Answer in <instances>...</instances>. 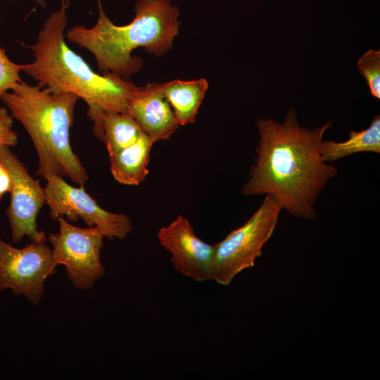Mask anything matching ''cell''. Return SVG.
<instances>
[{"label":"cell","instance_id":"1","mask_svg":"<svg viewBox=\"0 0 380 380\" xmlns=\"http://www.w3.org/2000/svg\"><path fill=\"white\" fill-rule=\"evenodd\" d=\"M296 115L291 108L282 123L270 118L257 120V156L241 193L271 195L292 215L313 220L319 194L338 172L321 156L324 133L334 120L309 129L300 126Z\"/></svg>","mask_w":380,"mask_h":380},{"label":"cell","instance_id":"2","mask_svg":"<svg viewBox=\"0 0 380 380\" xmlns=\"http://www.w3.org/2000/svg\"><path fill=\"white\" fill-rule=\"evenodd\" d=\"M69 0H61L60 8L52 12L39 30L35 44L27 46L34 61L24 64L22 71L42 87L56 92H69L83 99L87 115L98 139L102 115L106 111L127 113L129 100L139 87L110 72L100 75L66 44L64 31Z\"/></svg>","mask_w":380,"mask_h":380},{"label":"cell","instance_id":"3","mask_svg":"<svg viewBox=\"0 0 380 380\" xmlns=\"http://www.w3.org/2000/svg\"><path fill=\"white\" fill-rule=\"evenodd\" d=\"M99 18L90 28L79 25L68 31L66 37L80 48L91 52L99 70L128 80L139 71L142 59L132 56V51L142 47L160 56L172 47L180 22L179 12L171 0H137L134 18L125 25L113 23L98 0Z\"/></svg>","mask_w":380,"mask_h":380},{"label":"cell","instance_id":"4","mask_svg":"<svg viewBox=\"0 0 380 380\" xmlns=\"http://www.w3.org/2000/svg\"><path fill=\"white\" fill-rule=\"evenodd\" d=\"M79 99L72 93L53 91L23 80L0 96L13 118L18 120L30 135L39 158L36 175L44 179L55 175L82 186L89 179L70 141Z\"/></svg>","mask_w":380,"mask_h":380},{"label":"cell","instance_id":"5","mask_svg":"<svg viewBox=\"0 0 380 380\" xmlns=\"http://www.w3.org/2000/svg\"><path fill=\"white\" fill-rule=\"evenodd\" d=\"M281 210L272 196L265 195L246 223L215 244L211 280L227 286L239 272L253 267L275 229Z\"/></svg>","mask_w":380,"mask_h":380},{"label":"cell","instance_id":"6","mask_svg":"<svg viewBox=\"0 0 380 380\" xmlns=\"http://www.w3.org/2000/svg\"><path fill=\"white\" fill-rule=\"evenodd\" d=\"M59 232L50 234L55 263L63 265L75 288H91L102 277L105 270L101 260L103 234L96 227L81 228L59 217Z\"/></svg>","mask_w":380,"mask_h":380},{"label":"cell","instance_id":"7","mask_svg":"<svg viewBox=\"0 0 380 380\" xmlns=\"http://www.w3.org/2000/svg\"><path fill=\"white\" fill-rule=\"evenodd\" d=\"M44 187L46 204L50 208V218L65 216L75 222L83 220L89 227H98L104 237L123 239L133 229L131 220L123 213H114L103 209L87 194L84 186L75 187L63 177L51 175Z\"/></svg>","mask_w":380,"mask_h":380},{"label":"cell","instance_id":"8","mask_svg":"<svg viewBox=\"0 0 380 380\" xmlns=\"http://www.w3.org/2000/svg\"><path fill=\"white\" fill-rule=\"evenodd\" d=\"M52 250L45 242H32L16 248L0 238V292L11 289L37 305L44 293V282L56 272Z\"/></svg>","mask_w":380,"mask_h":380},{"label":"cell","instance_id":"9","mask_svg":"<svg viewBox=\"0 0 380 380\" xmlns=\"http://www.w3.org/2000/svg\"><path fill=\"white\" fill-rule=\"evenodd\" d=\"M0 163L7 169L11 179V203L6 210L12 240L20 243L24 236L32 242H45L44 231L38 229L37 217L46 203L44 188L34 179L26 167L8 146H0Z\"/></svg>","mask_w":380,"mask_h":380},{"label":"cell","instance_id":"10","mask_svg":"<svg viewBox=\"0 0 380 380\" xmlns=\"http://www.w3.org/2000/svg\"><path fill=\"white\" fill-rule=\"evenodd\" d=\"M160 244L170 253V261L180 274L197 282L211 280L215 245H210L194 233L189 220L178 216L157 232Z\"/></svg>","mask_w":380,"mask_h":380},{"label":"cell","instance_id":"11","mask_svg":"<svg viewBox=\"0 0 380 380\" xmlns=\"http://www.w3.org/2000/svg\"><path fill=\"white\" fill-rule=\"evenodd\" d=\"M127 113L154 142L168 140L179 126L163 92V83L139 87L129 100Z\"/></svg>","mask_w":380,"mask_h":380},{"label":"cell","instance_id":"12","mask_svg":"<svg viewBox=\"0 0 380 380\" xmlns=\"http://www.w3.org/2000/svg\"><path fill=\"white\" fill-rule=\"evenodd\" d=\"M155 142L143 133L133 144L109 155L110 172L119 183L139 185L148 174V164Z\"/></svg>","mask_w":380,"mask_h":380},{"label":"cell","instance_id":"13","mask_svg":"<svg viewBox=\"0 0 380 380\" xmlns=\"http://www.w3.org/2000/svg\"><path fill=\"white\" fill-rule=\"evenodd\" d=\"M208 88L204 78L163 83V92L179 125L193 123Z\"/></svg>","mask_w":380,"mask_h":380},{"label":"cell","instance_id":"14","mask_svg":"<svg viewBox=\"0 0 380 380\" xmlns=\"http://www.w3.org/2000/svg\"><path fill=\"white\" fill-rule=\"evenodd\" d=\"M360 152L380 153V116L379 115L374 117L367 129L358 132H350L347 140L341 142L323 140L321 144V156L326 163L334 162Z\"/></svg>","mask_w":380,"mask_h":380},{"label":"cell","instance_id":"15","mask_svg":"<svg viewBox=\"0 0 380 380\" xmlns=\"http://www.w3.org/2000/svg\"><path fill=\"white\" fill-rule=\"evenodd\" d=\"M143 133L128 113L106 111L102 115L99 139L106 144L108 155L134 143Z\"/></svg>","mask_w":380,"mask_h":380},{"label":"cell","instance_id":"16","mask_svg":"<svg viewBox=\"0 0 380 380\" xmlns=\"http://www.w3.org/2000/svg\"><path fill=\"white\" fill-rule=\"evenodd\" d=\"M357 67L365 77L370 94L380 99V49H369L358 60Z\"/></svg>","mask_w":380,"mask_h":380},{"label":"cell","instance_id":"17","mask_svg":"<svg viewBox=\"0 0 380 380\" xmlns=\"http://www.w3.org/2000/svg\"><path fill=\"white\" fill-rule=\"evenodd\" d=\"M23 67L12 62L0 46V96L22 80L19 74Z\"/></svg>","mask_w":380,"mask_h":380},{"label":"cell","instance_id":"18","mask_svg":"<svg viewBox=\"0 0 380 380\" xmlns=\"http://www.w3.org/2000/svg\"><path fill=\"white\" fill-rule=\"evenodd\" d=\"M13 117L8 110L0 106V146H14L18 143V135L13 129Z\"/></svg>","mask_w":380,"mask_h":380},{"label":"cell","instance_id":"19","mask_svg":"<svg viewBox=\"0 0 380 380\" xmlns=\"http://www.w3.org/2000/svg\"><path fill=\"white\" fill-rule=\"evenodd\" d=\"M11 187V176L7 169L0 163V200L6 193L10 192Z\"/></svg>","mask_w":380,"mask_h":380},{"label":"cell","instance_id":"20","mask_svg":"<svg viewBox=\"0 0 380 380\" xmlns=\"http://www.w3.org/2000/svg\"><path fill=\"white\" fill-rule=\"evenodd\" d=\"M39 4L42 8L46 7V1L45 0H32Z\"/></svg>","mask_w":380,"mask_h":380}]
</instances>
